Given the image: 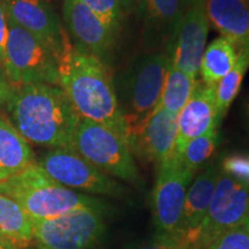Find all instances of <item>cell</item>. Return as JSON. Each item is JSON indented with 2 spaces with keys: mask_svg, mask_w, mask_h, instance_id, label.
Instances as JSON below:
<instances>
[{
  "mask_svg": "<svg viewBox=\"0 0 249 249\" xmlns=\"http://www.w3.org/2000/svg\"><path fill=\"white\" fill-rule=\"evenodd\" d=\"M58 86L82 119L105 124L128 142V128L107 62L73 45L64 30L57 57Z\"/></svg>",
  "mask_w": 249,
  "mask_h": 249,
  "instance_id": "cell-1",
  "label": "cell"
},
{
  "mask_svg": "<svg viewBox=\"0 0 249 249\" xmlns=\"http://www.w3.org/2000/svg\"><path fill=\"white\" fill-rule=\"evenodd\" d=\"M6 103L13 126L28 142L71 149L80 117L60 87L45 83L12 87Z\"/></svg>",
  "mask_w": 249,
  "mask_h": 249,
  "instance_id": "cell-2",
  "label": "cell"
},
{
  "mask_svg": "<svg viewBox=\"0 0 249 249\" xmlns=\"http://www.w3.org/2000/svg\"><path fill=\"white\" fill-rule=\"evenodd\" d=\"M0 194L17 202L33 220L50 219L83 208H102L99 201L54 181L37 163L0 183Z\"/></svg>",
  "mask_w": 249,
  "mask_h": 249,
  "instance_id": "cell-3",
  "label": "cell"
},
{
  "mask_svg": "<svg viewBox=\"0 0 249 249\" xmlns=\"http://www.w3.org/2000/svg\"><path fill=\"white\" fill-rule=\"evenodd\" d=\"M170 61L169 52H147L136 58L120 77L116 90L128 133L157 108Z\"/></svg>",
  "mask_w": 249,
  "mask_h": 249,
  "instance_id": "cell-4",
  "label": "cell"
},
{
  "mask_svg": "<svg viewBox=\"0 0 249 249\" xmlns=\"http://www.w3.org/2000/svg\"><path fill=\"white\" fill-rule=\"evenodd\" d=\"M71 150L107 176L142 185L128 142L105 124L80 118L71 140Z\"/></svg>",
  "mask_w": 249,
  "mask_h": 249,
  "instance_id": "cell-5",
  "label": "cell"
},
{
  "mask_svg": "<svg viewBox=\"0 0 249 249\" xmlns=\"http://www.w3.org/2000/svg\"><path fill=\"white\" fill-rule=\"evenodd\" d=\"M57 55L46 43L8 20L2 64L12 87L31 83L58 86Z\"/></svg>",
  "mask_w": 249,
  "mask_h": 249,
  "instance_id": "cell-6",
  "label": "cell"
},
{
  "mask_svg": "<svg viewBox=\"0 0 249 249\" xmlns=\"http://www.w3.org/2000/svg\"><path fill=\"white\" fill-rule=\"evenodd\" d=\"M249 218V186L219 171L207 214L195 231L180 239L187 249H202Z\"/></svg>",
  "mask_w": 249,
  "mask_h": 249,
  "instance_id": "cell-7",
  "label": "cell"
},
{
  "mask_svg": "<svg viewBox=\"0 0 249 249\" xmlns=\"http://www.w3.org/2000/svg\"><path fill=\"white\" fill-rule=\"evenodd\" d=\"M104 232L102 208H83L50 219L34 220V241L50 249H90Z\"/></svg>",
  "mask_w": 249,
  "mask_h": 249,
  "instance_id": "cell-8",
  "label": "cell"
},
{
  "mask_svg": "<svg viewBox=\"0 0 249 249\" xmlns=\"http://www.w3.org/2000/svg\"><path fill=\"white\" fill-rule=\"evenodd\" d=\"M51 179L71 189L123 197L124 186L107 176L71 149H51L38 160Z\"/></svg>",
  "mask_w": 249,
  "mask_h": 249,
  "instance_id": "cell-9",
  "label": "cell"
},
{
  "mask_svg": "<svg viewBox=\"0 0 249 249\" xmlns=\"http://www.w3.org/2000/svg\"><path fill=\"white\" fill-rule=\"evenodd\" d=\"M152 191V213L160 236L173 238L178 233L187 189L194 172L183 166L178 158H169L158 165Z\"/></svg>",
  "mask_w": 249,
  "mask_h": 249,
  "instance_id": "cell-10",
  "label": "cell"
},
{
  "mask_svg": "<svg viewBox=\"0 0 249 249\" xmlns=\"http://www.w3.org/2000/svg\"><path fill=\"white\" fill-rule=\"evenodd\" d=\"M178 116L157 108L128 133V145L133 156L152 161L157 166L172 156L178 130Z\"/></svg>",
  "mask_w": 249,
  "mask_h": 249,
  "instance_id": "cell-11",
  "label": "cell"
},
{
  "mask_svg": "<svg viewBox=\"0 0 249 249\" xmlns=\"http://www.w3.org/2000/svg\"><path fill=\"white\" fill-rule=\"evenodd\" d=\"M64 20L68 36L77 50L102 60L116 42V35L80 0H64Z\"/></svg>",
  "mask_w": 249,
  "mask_h": 249,
  "instance_id": "cell-12",
  "label": "cell"
},
{
  "mask_svg": "<svg viewBox=\"0 0 249 249\" xmlns=\"http://www.w3.org/2000/svg\"><path fill=\"white\" fill-rule=\"evenodd\" d=\"M209 28L203 5H196L183 12L174 37L171 62L195 80H197Z\"/></svg>",
  "mask_w": 249,
  "mask_h": 249,
  "instance_id": "cell-13",
  "label": "cell"
},
{
  "mask_svg": "<svg viewBox=\"0 0 249 249\" xmlns=\"http://www.w3.org/2000/svg\"><path fill=\"white\" fill-rule=\"evenodd\" d=\"M177 124L178 130L171 157L179 160L187 143L219 127L216 113V86L197 81L191 98L178 114Z\"/></svg>",
  "mask_w": 249,
  "mask_h": 249,
  "instance_id": "cell-14",
  "label": "cell"
},
{
  "mask_svg": "<svg viewBox=\"0 0 249 249\" xmlns=\"http://www.w3.org/2000/svg\"><path fill=\"white\" fill-rule=\"evenodd\" d=\"M135 11L141 18L144 45L150 51L171 54L183 15L181 0H139Z\"/></svg>",
  "mask_w": 249,
  "mask_h": 249,
  "instance_id": "cell-15",
  "label": "cell"
},
{
  "mask_svg": "<svg viewBox=\"0 0 249 249\" xmlns=\"http://www.w3.org/2000/svg\"><path fill=\"white\" fill-rule=\"evenodd\" d=\"M7 18L60 52L64 27L46 0H2ZM58 57V55H57Z\"/></svg>",
  "mask_w": 249,
  "mask_h": 249,
  "instance_id": "cell-16",
  "label": "cell"
},
{
  "mask_svg": "<svg viewBox=\"0 0 249 249\" xmlns=\"http://www.w3.org/2000/svg\"><path fill=\"white\" fill-rule=\"evenodd\" d=\"M208 22L236 49L249 45V0H205Z\"/></svg>",
  "mask_w": 249,
  "mask_h": 249,
  "instance_id": "cell-17",
  "label": "cell"
},
{
  "mask_svg": "<svg viewBox=\"0 0 249 249\" xmlns=\"http://www.w3.org/2000/svg\"><path fill=\"white\" fill-rule=\"evenodd\" d=\"M218 174L219 169L216 165H211L191 182L187 189L178 233L171 239L179 241L183 236L195 231L202 223L213 198Z\"/></svg>",
  "mask_w": 249,
  "mask_h": 249,
  "instance_id": "cell-18",
  "label": "cell"
},
{
  "mask_svg": "<svg viewBox=\"0 0 249 249\" xmlns=\"http://www.w3.org/2000/svg\"><path fill=\"white\" fill-rule=\"evenodd\" d=\"M29 142L8 120L0 118V183L35 164Z\"/></svg>",
  "mask_w": 249,
  "mask_h": 249,
  "instance_id": "cell-19",
  "label": "cell"
},
{
  "mask_svg": "<svg viewBox=\"0 0 249 249\" xmlns=\"http://www.w3.org/2000/svg\"><path fill=\"white\" fill-rule=\"evenodd\" d=\"M0 239L15 249H26L34 241V220L14 200L0 194Z\"/></svg>",
  "mask_w": 249,
  "mask_h": 249,
  "instance_id": "cell-20",
  "label": "cell"
},
{
  "mask_svg": "<svg viewBox=\"0 0 249 249\" xmlns=\"http://www.w3.org/2000/svg\"><path fill=\"white\" fill-rule=\"evenodd\" d=\"M238 59V49L224 37H218L210 43L202 55L200 71L202 82L217 86L234 67Z\"/></svg>",
  "mask_w": 249,
  "mask_h": 249,
  "instance_id": "cell-21",
  "label": "cell"
},
{
  "mask_svg": "<svg viewBox=\"0 0 249 249\" xmlns=\"http://www.w3.org/2000/svg\"><path fill=\"white\" fill-rule=\"evenodd\" d=\"M249 68V45L238 50L234 67L216 86V113L219 126L241 89L242 81Z\"/></svg>",
  "mask_w": 249,
  "mask_h": 249,
  "instance_id": "cell-22",
  "label": "cell"
},
{
  "mask_svg": "<svg viewBox=\"0 0 249 249\" xmlns=\"http://www.w3.org/2000/svg\"><path fill=\"white\" fill-rule=\"evenodd\" d=\"M197 80L186 75L170 61L157 108H164L178 116L188 99L191 98Z\"/></svg>",
  "mask_w": 249,
  "mask_h": 249,
  "instance_id": "cell-23",
  "label": "cell"
},
{
  "mask_svg": "<svg viewBox=\"0 0 249 249\" xmlns=\"http://www.w3.org/2000/svg\"><path fill=\"white\" fill-rule=\"evenodd\" d=\"M218 144L219 133L218 129H213L211 132L193 139L187 143L179 160L183 166L195 173V171L203 166L213 157Z\"/></svg>",
  "mask_w": 249,
  "mask_h": 249,
  "instance_id": "cell-24",
  "label": "cell"
},
{
  "mask_svg": "<svg viewBox=\"0 0 249 249\" xmlns=\"http://www.w3.org/2000/svg\"><path fill=\"white\" fill-rule=\"evenodd\" d=\"M91 9L107 24L114 35H118L123 26L124 9L120 0H80Z\"/></svg>",
  "mask_w": 249,
  "mask_h": 249,
  "instance_id": "cell-25",
  "label": "cell"
},
{
  "mask_svg": "<svg viewBox=\"0 0 249 249\" xmlns=\"http://www.w3.org/2000/svg\"><path fill=\"white\" fill-rule=\"evenodd\" d=\"M205 249H249V218L217 236Z\"/></svg>",
  "mask_w": 249,
  "mask_h": 249,
  "instance_id": "cell-26",
  "label": "cell"
},
{
  "mask_svg": "<svg viewBox=\"0 0 249 249\" xmlns=\"http://www.w3.org/2000/svg\"><path fill=\"white\" fill-rule=\"evenodd\" d=\"M222 172L249 186V155L231 154L223 158Z\"/></svg>",
  "mask_w": 249,
  "mask_h": 249,
  "instance_id": "cell-27",
  "label": "cell"
},
{
  "mask_svg": "<svg viewBox=\"0 0 249 249\" xmlns=\"http://www.w3.org/2000/svg\"><path fill=\"white\" fill-rule=\"evenodd\" d=\"M124 249H187L174 239L160 236V240L152 242H143V244H133L127 246Z\"/></svg>",
  "mask_w": 249,
  "mask_h": 249,
  "instance_id": "cell-28",
  "label": "cell"
},
{
  "mask_svg": "<svg viewBox=\"0 0 249 249\" xmlns=\"http://www.w3.org/2000/svg\"><path fill=\"white\" fill-rule=\"evenodd\" d=\"M8 31V18L6 14L5 5L2 0H0V58H4L6 39H7Z\"/></svg>",
  "mask_w": 249,
  "mask_h": 249,
  "instance_id": "cell-29",
  "label": "cell"
},
{
  "mask_svg": "<svg viewBox=\"0 0 249 249\" xmlns=\"http://www.w3.org/2000/svg\"><path fill=\"white\" fill-rule=\"evenodd\" d=\"M12 93V86L6 79H0V104H4L8 101Z\"/></svg>",
  "mask_w": 249,
  "mask_h": 249,
  "instance_id": "cell-30",
  "label": "cell"
},
{
  "mask_svg": "<svg viewBox=\"0 0 249 249\" xmlns=\"http://www.w3.org/2000/svg\"><path fill=\"white\" fill-rule=\"evenodd\" d=\"M121 6H123L124 12H130L135 9L136 5H138L139 0H120Z\"/></svg>",
  "mask_w": 249,
  "mask_h": 249,
  "instance_id": "cell-31",
  "label": "cell"
},
{
  "mask_svg": "<svg viewBox=\"0 0 249 249\" xmlns=\"http://www.w3.org/2000/svg\"><path fill=\"white\" fill-rule=\"evenodd\" d=\"M204 1H205V0H181V5H182L183 12H185L186 9L193 7V6L203 5Z\"/></svg>",
  "mask_w": 249,
  "mask_h": 249,
  "instance_id": "cell-32",
  "label": "cell"
},
{
  "mask_svg": "<svg viewBox=\"0 0 249 249\" xmlns=\"http://www.w3.org/2000/svg\"><path fill=\"white\" fill-rule=\"evenodd\" d=\"M245 123H246V127L249 129V97L247 98L245 104Z\"/></svg>",
  "mask_w": 249,
  "mask_h": 249,
  "instance_id": "cell-33",
  "label": "cell"
},
{
  "mask_svg": "<svg viewBox=\"0 0 249 249\" xmlns=\"http://www.w3.org/2000/svg\"><path fill=\"white\" fill-rule=\"evenodd\" d=\"M0 249H15L13 246H11L8 242L4 240H0Z\"/></svg>",
  "mask_w": 249,
  "mask_h": 249,
  "instance_id": "cell-34",
  "label": "cell"
},
{
  "mask_svg": "<svg viewBox=\"0 0 249 249\" xmlns=\"http://www.w3.org/2000/svg\"><path fill=\"white\" fill-rule=\"evenodd\" d=\"M5 70H4V64H2L1 58H0V79H6L5 77Z\"/></svg>",
  "mask_w": 249,
  "mask_h": 249,
  "instance_id": "cell-35",
  "label": "cell"
},
{
  "mask_svg": "<svg viewBox=\"0 0 249 249\" xmlns=\"http://www.w3.org/2000/svg\"><path fill=\"white\" fill-rule=\"evenodd\" d=\"M26 249H50V248H46V247H43V246H37V247H28Z\"/></svg>",
  "mask_w": 249,
  "mask_h": 249,
  "instance_id": "cell-36",
  "label": "cell"
},
{
  "mask_svg": "<svg viewBox=\"0 0 249 249\" xmlns=\"http://www.w3.org/2000/svg\"><path fill=\"white\" fill-rule=\"evenodd\" d=\"M0 240H1V239H0Z\"/></svg>",
  "mask_w": 249,
  "mask_h": 249,
  "instance_id": "cell-37",
  "label": "cell"
}]
</instances>
